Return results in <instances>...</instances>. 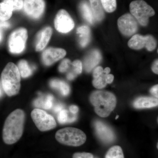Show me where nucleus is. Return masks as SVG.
<instances>
[{
  "label": "nucleus",
  "mask_w": 158,
  "mask_h": 158,
  "mask_svg": "<svg viewBox=\"0 0 158 158\" xmlns=\"http://www.w3.org/2000/svg\"><path fill=\"white\" fill-rule=\"evenodd\" d=\"M25 122V113L23 110L17 109L8 116L4 123L2 138L7 144L17 142L23 135Z\"/></svg>",
  "instance_id": "f257e3e1"
},
{
  "label": "nucleus",
  "mask_w": 158,
  "mask_h": 158,
  "mask_svg": "<svg viewBox=\"0 0 158 158\" xmlns=\"http://www.w3.org/2000/svg\"><path fill=\"white\" fill-rule=\"evenodd\" d=\"M90 103L94 107L95 113L102 117H106L115 109L116 98L113 94L109 91L97 90L90 94Z\"/></svg>",
  "instance_id": "f03ea898"
},
{
  "label": "nucleus",
  "mask_w": 158,
  "mask_h": 158,
  "mask_svg": "<svg viewBox=\"0 0 158 158\" xmlns=\"http://www.w3.org/2000/svg\"><path fill=\"white\" fill-rule=\"evenodd\" d=\"M3 90L8 96L16 95L21 88V76L17 66L9 62L3 69L1 75Z\"/></svg>",
  "instance_id": "7ed1b4c3"
},
{
  "label": "nucleus",
  "mask_w": 158,
  "mask_h": 158,
  "mask_svg": "<svg viewBox=\"0 0 158 158\" xmlns=\"http://www.w3.org/2000/svg\"><path fill=\"white\" fill-rule=\"evenodd\" d=\"M55 137L61 144L73 147L84 144L87 139L83 131L74 127H65L59 130L56 133Z\"/></svg>",
  "instance_id": "20e7f679"
},
{
  "label": "nucleus",
  "mask_w": 158,
  "mask_h": 158,
  "mask_svg": "<svg viewBox=\"0 0 158 158\" xmlns=\"http://www.w3.org/2000/svg\"><path fill=\"white\" fill-rule=\"evenodd\" d=\"M131 14L141 25L146 26L149 17L155 14L154 10L143 0L133 1L130 5Z\"/></svg>",
  "instance_id": "39448f33"
},
{
  "label": "nucleus",
  "mask_w": 158,
  "mask_h": 158,
  "mask_svg": "<svg viewBox=\"0 0 158 158\" xmlns=\"http://www.w3.org/2000/svg\"><path fill=\"white\" fill-rule=\"evenodd\" d=\"M31 116L35 125L41 131H50L56 127V122L54 117L41 109L36 108L32 110Z\"/></svg>",
  "instance_id": "423d86ee"
},
{
  "label": "nucleus",
  "mask_w": 158,
  "mask_h": 158,
  "mask_svg": "<svg viewBox=\"0 0 158 158\" xmlns=\"http://www.w3.org/2000/svg\"><path fill=\"white\" fill-rule=\"evenodd\" d=\"M27 38V31L26 29L22 28L12 32L9 40L10 52L14 54L22 52L25 48Z\"/></svg>",
  "instance_id": "0eeeda50"
},
{
  "label": "nucleus",
  "mask_w": 158,
  "mask_h": 158,
  "mask_svg": "<svg viewBox=\"0 0 158 158\" xmlns=\"http://www.w3.org/2000/svg\"><path fill=\"white\" fill-rule=\"evenodd\" d=\"M128 45L134 50H140L145 47L148 51H152L156 48V41L152 35L143 36L136 34L129 40Z\"/></svg>",
  "instance_id": "6e6552de"
},
{
  "label": "nucleus",
  "mask_w": 158,
  "mask_h": 158,
  "mask_svg": "<svg viewBox=\"0 0 158 158\" xmlns=\"http://www.w3.org/2000/svg\"><path fill=\"white\" fill-rule=\"evenodd\" d=\"M118 30L126 37L134 35L138 29V22L131 14L126 13L119 18L117 21Z\"/></svg>",
  "instance_id": "1a4fd4ad"
},
{
  "label": "nucleus",
  "mask_w": 158,
  "mask_h": 158,
  "mask_svg": "<svg viewBox=\"0 0 158 158\" xmlns=\"http://www.w3.org/2000/svg\"><path fill=\"white\" fill-rule=\"evenodd\" d=\"M56 30L60 33L66 34L74 27L73 19L66 10L61 9L58 11L54 20Z\"/></svg>",
  "instance_id": "9d476101"
},
{
  "label": "nucleus",
  "mask_w": 158,
  "mask_h": 158,
  "mask_svg": "<svg viewBox=\"0 0 158 158\" xmlns=\"http://www.w3.org/2000/svg\"><path fill=\"white\" fill-rule=\"evenodd\" d=\"M44 0H24L23 8L29 17L37 19L42 16L45 9Z\"/></svg>",
  "instance_id": "9b49d317"
},
{
  "label": "nucleus",
  "mask_w": 158,
  "mask_h": 158,
  "mask_svg": "<svg viewBox=\"0 0 158 158\" xmlns=\"http://www.w3.org/2000/svg\"><path fill=\"white\" fill-rule=\"evenodd\" d=\"M66 54V51L63 49L49 48L46 49L43 52V62L47 66H50L60 59H63Z\"/></svg>",
  "instance_id": "f8f14e48"
},
{
  "label": "nucleus",
  "mask_w": 158,
  "mask_h": 158,
  "mask_svg": "<svg viewBox=\"0 0 158 158\" xmlns=\"http://www.w3.org/2000/svg\"><path fill=\"white\" fill-rule=\"evenodd\" d=\"M97 135L104 143L109 144L115 140V135L111 128L100 121H96L94 123Z\"/></svg>",
  "instance_id": "ddd939ff"
},
{
  "label": "nucleus",
  "mask_w": 158,
  "mask_h": 158,
  "mask_svg": "<svg viewBox=\"0 0 158 158\" xmlns=\"http://www.w3.org/2000/svg\"><path fill=\"white\" fill-rule=\"evenodd\" d=\"M52 34V30L50 27H46L40 31L37 35L36 44V50L40 52L47 45Z\"/></svg>",
  "instance_id": "4468645a"
},
{
  "label": "nucleus",
  "mask_w": 158,
  "mask_h": 158,
  "mask_svg": "<svg viewBox=\"0 0 158 158\" xmlns=\"http://www.w3.org/2000/svg\"><path fill=\"white\" fill-rule=\"evenodd\" d=\"M102 56L99 51L95 50L92 51L86 57L85 60V68L87 72H90L100 62Z\"/></svg>",
  "instance_id": "2eb2a0df"
},
{
  "label": "nucleus",
  "mask_w": 158,
  "mask_h": 158,
  "mask_svg": "<svg viewBox=\"0 0 158 158\" xmlns=\"http://www.w3.org/2000/svg\"><path fill=\"white\" fill-rule=\"evenodd\" d=\"M158 104L157 98L152 97L138 98L134 102L133 105L136 109H145L157 106Z\"/></svg>",
  "instance_id": "dca6fc26"
},
{
  "label": "nucleus",
  "mask_w": 158,
  "mask_h": 158,
  "mask_svg": "<svg viewBox=\"0 0 158 158\" xmlns=\"http://www.w3.org/2000/svg\"><path fill=\"white\" fill-rule=\"evenodd\" d=\"M90 7L92 10L94 16L98 21H101L105 16L104 8L101 0H89Z\"/></svg>",
  "instance_id": "f3484780"
},
{
  "label": "nucleus",
  "mask_w": 158,
  "mask_h": 158,
  "mask_svg": "<svg viewBox=\"0 0 158 158\" xmlns=\"http://www.w3.org/2000/svg\"><path fill=\"white\" fill-rule=\"evenodd\" d=\"M50 86L51 88L59 90L63 96H67L70 92V88L68 84L58 79L52 80L50 83Z\"/></svg>",
  "instance_id": "a211bd4d"
},
{
  "label": "nucleus",
  "mask_w": 158,
  "mask_h": 158,
  "mask_svg": "<svg viewBox=\"0 0 158 158\" xmlns=\"http://www.w3.org/2000/svg\"><path fill=\"white\" fill-rule=\"evenodd\" d=\"M77 34L80 35V44L82 47L86 46L90 40V29L87 26H82L77 29Z\"/></svg>",
  "instance_id": "6ab92c4d"
},
{
  "label": "nucleus",
  "mask_w": 158,
  "mask_h": 158,
  "mask_svg": "<svg viewBox=\"0 0 158 158\" xmlns=\"http://www.w3.org/2000/svg\"><path fill=\"white\" fill-rule=\"evenodd\" d=\"M80 9L83 18L89 23L93 24L94 16L88 2L86 1L82 2L80 4Z\"/></svg>",
  "instance_id": "aec40b11"
},
{
  "label": "nucleus",
  "mask_w": 158,
  "mask_h": 158,
  "mask_svg": "<svg viewBox=\"0 0 158 158\" xmlns=\"http://www.w3.org/2000/svg\"><path fill=\"white\" fill-rule=\"evenodd\" d=\"M54 97L52 94H48L46 98H38L34 102L35 106L44 108L45 110H49L52 106Z\"/></svg>",
  "instance_id": "412c9836"
},
{
  "label": "nucleus",
  "mask_w": 158,
  "mask_h": 158,
  "mask_svg": "<svg viewBox=\"0 0 158 158\" xmlns=\"http://www.w3.org/2000/svg\"><path fill=\"white\" fill-rule=\"evenodd\" d=\"M17 67L21 77L23 78L31 76L33 73L32 69L26 60H21L20 61L18 64Z\"/></svg>",
  "instance_id": "4be33fe9"
},
{
  "label": "nucleus",
  "mask_w": 158,
  "mask_h": 158,
  "mask_svg": "<svg viewBox=\"0 0 158 158\" xmlns=\"http://www.w3.org/2000/svg\"><path fill=\"white\" fill-rule=\"evenodd\" d=\"M105 158H124L121 147L115 145L111 147L106 154Z\"/></svg>",
  "instance_id": "5701e85b"
},
{
  "label": "nucleus",
  "mask_w": 158,
  "mask_h": 158,
  "mask_svg": "<svg viewBox=\"0 0 158 158\" xmlns=\"http://www.w3.org/2000/svg\"><path fill=\"white\" fill-rule=\"evenodd\" d=\"M107 74L103 72V73L99 76L94 78L92 81L94 87L98 89L104 88L107 84L106 81V76Z\"/></svg>",
  "instance_id": "b1692460"
},
{
  "label": "nucleus",
  "mask_w": 158,
  "mask_h": 158,
  "mask_svg": "<svg viewBox=\"0 0 158 158\" xmlns=\"http://www.w3.org/2000/svg\"><path fill=\"white\" fill-rule=\"evenodd\" d=\"M101 1L104 9L107 12L112 13L116 10V0H101Z\"/></svg>",
  "instance_id": "393cba45"
},
{
  "label": "nucleus",
  "mask_w": 158,
  "mask_h": 158,
  "mask_svg": "<svg viewBox=\"0 0 158 158\" xmlns=\"http://www.w3.org/2000/svg\"><path fill=\"white\" fill-rule=\"evenodd\" d=\"M3 2L11 7L13 11H19L23 8V0H4Z\"/></svg>",
  "instance_id": "a878e982"
},
{
  "label": "nucleus",
  "mask_w": 158,
  "mask_h": 158,
  "mask_svg": "<svg viewBox=\"0 0 158 158\" xmlns=\"http://www.w3.org/2000/svg\"><path fill=\"white\" fill-rule=\"evenodd\" d=\"M12 12L7 10L0 5V20L3 21L8 20L11 17Z\"/></svg>",
  "instance_id": "bb28decb"
},
{
  "label": "nucleus",
  "mask_w": 158,
  "mask_h": 158,
  "mask_svg": "<svg viewBox=\"0 0 158 158\" xmlns=\"http://www.w3.org/2000/svg\"><path fill=\"white\" fill-rule=\"evenodd\" d=\"M68 114L67 110H62L59 112L58 120L61 124H64L67 123L68 120Z\"/></svg>",
  "instance_id": "cd10ccee"
},
{
  "label": "nucleus",
  "mask_w": 158,
  "mask_h": 158,
  "mask_svg": "<svg viewBox=\"0 0 158 158\" xmlns=\"http://www.w3.org/2000/svg\"><path fill=\"white\" fill-rule=\"evenodd\" d=\"M71 64L70 60L69 59H65L61 62L59 67V70L60 72L64 73L68 70Z\"/></svg>",
  "instance_id": "c85d7f7f"
},
{
  "label": "nucleus",
  "mask_w": 158,
  "mask_h": 158,
  "mask_svg": "<svg viewBox=\"0 0 158 158\" xmlns=\"http://www.w3.org/2000/svg\"><path fill=\"white\" fill-rule=\"evenodd\" d=\"M72 65L73 67L74 72L77 75L80 74L82 72V63L80 60H75L72 62Z\"/></svg>",
  "instance_id": "c756f323"
},
{
  "label": "nucleus",
  "mask_w": 158,
  "mask_h": 158,
  "mask_svg": "<svg viewBox=\"0 0 158 158\" xmlns=\"http://www.w3.org/2000/svg\"><path fill=\"white\" fill-rule=\"evenodd\" d=\"M94 156L90 153L76 152L73 154V158H94Z\"/></svg>",
  "instance_id": "7c9ffc66"
},
{
  "label": "nucleus",
  "mask_w": 158,
  "mask_h": 158,
  "mask_svg": "<svg viewBox=\"0 0 158 158\" xmlns=\"http://www.w3.org/2000/svg\"><path fill=\"white\" fill-rule=\"evenodd\" d=\"M104 69L102 66H98L94 69L93 73V78L96 77L103 73Z\"/></svg>",
  "instance_id": "2f4dec72"
},
{
  "label": "nucleus",
  "mask_w": 158,
  "mask_h": 158,
  "mask_svg": "<svg viewBox=\"0 0 158 158\" xmlns=\"http://www.w3.org/2000/svg\"><path fill=\"white\" fill-rule=\"evenodd\" d=\"M158 85H155L150 89V93L153 96L155 97L156 98H158Z\"/></svg>",
  "instance_id": "473e14b6"
},
{
  "label": "nucleus",
  "mask_w": 158,
  "mask_h": 158,
  "mask_svg": "<svg viewBox=\"0 0 158 158\" xmlns=\"http://www.w3.org/2000/svg\"><path fill=\"white\" fill-rule=\"evenodd\" d=\"M114 76L111 74H108L106 76V81L107 84H111L114 80Z\"/></svg>",
  "instance_id": "72a5a7b5"
},
{
  "label": "nucleus",
  "mask_w": 158,
  "mask_h": 158,
  "mask_svg": "<svg viewBox=\"0 0 158 158\" xmlns=\"http://www.w3.org/2000/svg\"><path fill=\"white\" fill-rule=\"evenodd\" d=\"M158 60H156L154 62L153 64H152V71L154 73H155L158 74Z\"/></svg>",
  "instance_id": "f704fd0d"
},
{
  "label": "nucleus",
  "mask_w": 158,
  "mask_h": 158,
  "mask_svg": "<svg viewBox=\"0 0 158 158\" xmlns=\"http://www.w3.org/2000/svg\"><path fill=\"white\" fill-rule=\"evenodd\" d=\"M69 110L71 113L73 114H75L78 112L79 108L75 105H72L69 107Z\"/></svg>",
  "instance_id": "c9c22d12"
},
{
  "label": "nucleus",
  "mask_w": 158,
  "mask_h": 158,
  "mask_svg": "<svg viewBox=\"0 0 158 158\" xmlns=\"http://www.w3.org/2000/svg\"><path fill=\"white\" fill-rule=\"evenodd\" d=\"M10 24L9 22L7 21H3L0 20V28H7L10 27Z\"/></svg>",
  "instance_id": "e433bc0d"
},
{
  "label": "nucleus",
  "mask_w": 158,
  "mask_h": 158,
  "mask_svg": "<svg viewBox=\"0 0 158 158\" xmlns=\"http://www.w3.org/2000/svg\"><path fill=\"white\" fill-rule=\"evenodd\" d=\"M77 75L74 72H70L67 75V78L69 80H73L76 77Z\"/></svg>",
  "instance_id": "4c0bfd02"
},
{
  "label": "nucleus",
  "mask_w": 158,
  "mask_h": 158,
  "mask_svg": "<svg viewBox=\"0 0 158 158\" xmlns=\"http://www.w3.org/2000/svg\"><path fill=\"white\" fill-rule=\"evenodd\" d=\"M63 106L61 105H58L56 106L54 108V112L56 113H59L60 112L61 110H62Z\"/></svg>",
  "instance_id": "58836bf2"
},
{
  "label": "nucleus",
  "mask_w": 158,
  "mask_h": 158,
  "mask_svg": "<svg viewBox=\"0 0 158 158\" xmlns=\"http://www.w3.org/2000/svg\"><path fill=\"white\" fill-rule=\"evenodd\" d=\"M77 119L76 116H74V117H72V118H68V121L67 123H72L73 122L75 121Z\"/></svg>",
  "instance_id": "ea45409f"
},
{
  "label": "nucleus",
  "mask_w": 158,
  "mask_h": 158,
  "mask_svg": "<svg viewBox=\"0 0 158 158\" xmlns=\"http://www.w3.org/2000/svg\"><path fill=\"white\" fill-rule=\"evenodd\" d=\"M110 69L109 67H106L104 69V72L106 74H109L110 72Z\"/></svg>",
  "instance_id": "a19ab883"
},
{
  "label": "nucleus",
  "mask_w": 158,
  "mask_h": 158,
  "mask_svg": "<svg viewBox=\"0 0 158 158\" xmlns=\"http://www.w3.org/2000/svg\"><path fill=\"white\" fill-rule=\"evenodd\" d=\"M2 95V88H1V85H0V98Z\"/></svg>",
  "instance_id": "79ce46f5"
},
{
  "label": "nucleus",
  "mask_w": 158,
  "mask_h": 158,
  "mask_svg": "<svg viewBox=\"0 0 158 158\" xmlns=\"http://www.w3.org/2000/svg\"><path fill=\"white\" fill-rule=\"evenodd\" d=\"M2 34L1 32H0V41H1V40H2Z\"/></svg>",
  "instance_id": "37998d69"
},
{
  "label": "nucleus",
  "mask_w": 158,
  "mask_h": 158,
  "mask_svg": "<svg viewBox=\"0 0 158 158\" xmlns=\"http://www.w3.org/2000/svg\"><path fill=\"white\" fill-rule=\"evenodd\" d=\"M118 117H119V116H118V115H117V116H116V119L117 118H118Z\"/></svg>",
  "instance_id": "c03bdc74"
},
{
  "label": "nucleus",
  "mask_w": 158,
  "mask_h": 158,
  "mask_svg": "<svg viewBox=\"0 0 158 158\" xmlns=\"http://www.w3.org/2000/svg\"></svg>",
  "instance_id": "a18cd8bd"
}]
</instances>
